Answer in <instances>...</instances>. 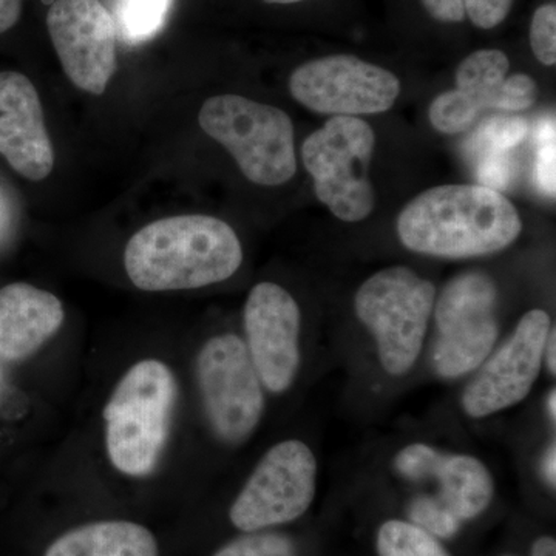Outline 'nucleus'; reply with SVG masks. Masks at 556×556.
Segmentation results:
<instances>
[{
	"label": "nucleus",
	"instance_id": "nucleus-17",
	"mask_svg": "<svg viewBox=\"0 0 556 556\" xmlns=\"http://www.w3.org/2000/svg\"><path fill=\"white\" fill-rule=\"evenodd\" d=\"M46 556H159V543L137 522L100 521L64 533Z\"/></svg>",
	"mask_w": 556,
	"mask_h": 556
},
{
	"label": "nucleus",
	"instance_id": "nucleus-3",
	"mask_svg": "<svg viewBox=\"0 0 556 556\" xmlns=\"http://www.w3.org/2000/svg\"><path fill=\"white\" fill-rule=\"evenodd\" d=\"M177 397L174 372L156 358L138 362L124 375L102 413L110 463L116 470L135 478L155 470Z\"/></svg>",
	"mask_w": 556,
	"mask_h": 556
},
{
	"label": "nucleus",
	"instance_id": "nucleus-27",
	"mask_svg": "<svg viewBox=\"0 0 556 556\" xmlns=\"http://www.w3.org/2000/svg\"><path fill=\"white\" fill-rule=\"evenodd\" d=\"M514 160L508 153L489 152L482 153V159L477 164V178L479 185L496 190L508 189L514 181Z\"/></svg>",
	"mask_w": 556,
	"mask_h": 556
},
{
	"label": "nucleus",
	"instance_id": "nucleus-14",
	"mask_svg": "<svg viewBox=\"0 0 556 556\" xmlns=\"http://www.w3.org/2000/svg\"><path fill=\"white\" fill-rule=\"evenodd\" d=\"M244 331L263 387L270 393H285L300 367L302 313L298 302L280 285H255L244 305Z\"/></svg>",
	"mask_w": 556,
	"mask_h": 556
},
{
	"label": "nucleus",
	"instance_id": "nucleus-8",
	"mask_svg": "<svg viewBox=\"0 0 556 556\" xmlns=\"http://www.w3.org/2000/svg\"><path fill=\"white\" fill-rule=\"evenodd\" d=\"M197 378L212 430L226 444L247 441L265 412V394L247 343L215 336L201 348Z\"/></svg>",
	"mask_w": 556,
	"mask_h": 556
},
{
	"label": "nucleus",
	"instance_id": "nucleus-11",
	"mask_svg": "<svg viewBox=\"0 0 556 556\" xmlns=\"http://www.w3.org/2000/svg\"><path fill=\"white\" fill-rule=\"evenodd\" d=\"M289 91L295 101L320 115L358 118L393 108L401 94V80L353 54H331L295 68Z\"/></svg>",
	"mask_w": 556,
	"mask_h": 556
},
{
	"label": "nucleus",
	"instance_id": "nucleus-12",
	"mask_svg": "<svg viewBox=\"0 0 556 556\" xmlns=\"http://www.w3.org/2000/svg\"><path fill=\"white\" fill-rule=\"evenodd\" d=\"M546 311L532 309L517 329L486 357L463 394V408L473 419L496 415L525 401L535 386L551 331Z\"/></svg>",
	"mask_w": 556,
	"mask_h": 556
},
{
	"label": "nucleus",
	"instance_id": "nucleus-29",
	"mask_svg": "<svg viewBox=\"0 0 556 556\" xmlns=\"http://www.w3.org/2000/svg\"><path fill=\"white\" fill-rule=\"evenodd\" d=\"M433 20L444 24H459L466 20L463 0H420Z\"/></svg>",
	"mask_w": 556,
	"mask_h": 556
},
{
	"label": "nucleus",
	"instance_id": "nucleus-23",
	"mask_svg": "<svg viewBox=\"0 0 556 556\" xmlns=\"http://www.w3.org/2000/svg\"><path fill=\"white\" fill-rule=\"evenodd\" d=\"M214 556H298L287 536L278 533H257L241 536L219 548Z\"/></svg>",
	"mask_w": 556,
	"mask_h": 556
},
{
	"label": "nucleus",
	"instance_id": "nucleus-16",
	"mask_svg": "<svg viewBox=\"0 0 556 556\" xmlns=\"http://www.w3.org/2000/svg\"><path fill=\"white\" fill-rule=\"evenodd\" d=\"M56 295L28 283L0 289V357L20 362L39 350L64 324Z\"/></svg>",
	"mask_w": 556,
	"mask_h": 556
},
{
	"label": "nucleus",
	"instance_id": "nucleus-35",
	"mask_svg": "<svg viewBox=\"0 0 556 556\" xmlns=\"http://www.w3.org/2000/svg\"><path fill=\"white\" fill-rule=\"evenodd\" d=\"M555 402H556V393H555V390H552L551 394H548V399H547V409H548V415H551L552 420H554V422L556 419Z\"/></svg>",
	"mask_w": 556,
	"mask_h": 556
},
{
	"label": "nucleus",
	"instance_id": "nucleus-25",
	"mask_svg": "<svg viewBox=\"0 0 556 556\" xmlns=\"http://www.w3.org/2000/svg\"><path fill=\"white\" fill-rule=\"evenodd\" d=\"M530 46L543 65L556 64V5L546 3L533 13L530 24Z\"/></svg>",
	"mask_w": 556,
	"mask_h": 556
},
{
	"label": "nucleus",
	"instance_id": "nucleus-10",
	"mask_svg": "<svg viewBox=\"0 0 556 556\" xmlns=\"http://www.w3.org/2000/svg\"><path fill=\"white\" fill-rule=\"evenodd\" d=\"M510 61L504 51L482 49L468 54L456 70V89L431 102L428 118L444 135L463 134L485 112L514 113L532 108L535 79L525 73L507 78Z\"/></svg>",
	"mask_w": 556,
	"mask_h": 556
},
{
	"label": "nucleus",
	"instance_id": "nucleus-26",
	"mask_svg": "<svg viewBox=\"0 0 556 556\" xmlns=\"http://www.w3.org/2000/svg\"><path fill=\"white\" fill-rule=\"evenodd\" d=\"M442 452L427 444H412L402 448L394 460L396 470L404 478L420 479L433 478Z\"/></svg>",
	"mask_w": 556,
	"mask_h": 556
},
{
	"label": "nucleus",
	"instance_id": "nucleus-36",
	"mask_svg": "<svg viewBox=\"0 0 556 556\" xmlns=\"http://www.w3.org/2000/svg\"><path fill=\"white\" fill-rule=\"evenodd\" d=\"M268 3H278V5H291V3L305 2V0H265Z\"/></svg>",
	"mask_w": 556,
	"mask_h": 556
},
{
	"label": "nucleus",
	"instance_id": "nucleus-24",
	"mask_svg": "<svg viewBox=\"0 0 556 556\" xmlns=\"http://www.w3.org/2000/svg\"><path fill=\"white\" fill-rule=\"evenodd\" d=\"M555 118H548L541 123L536 130V159L533 167L535 185L544 195L555 197Z\"/></svg>",
	"mask_w": 556,
	"mask_h": 556
},
{
	"label": "nucleus",
	"instance_id": "nucleus-21",
	"mask_svg": "<svg viewBox=\"0 0 556 556\" xmlns=\"http://www.w3.org/2000/svg\"><path fill=\"white\" fill-rule=\"evenodd\" d=\"M529 134V124L519 116H493L484 121L471 137V150L475 153H508L525 141Z\"/></svg>",
	"mask_w": 556,
	"mask_h": 556
},
{
	"label": "nucleus",
	"instance_id": "nucleus-15",
	"mask_svg": "<svg viewBox=\"0 0 556 556\" xmlns=\"http://www.w3.org/2000/svg\"><path fill=\"white\" fill-rule=\"evenodd\" d=\"M0 155L22 177L42 181L54 166L38 90L27 76L0 72Z\"/></svg>",
	"mask_w": 556,
	"mask_h": 556
},
{
	"label": "nucleus",
	"instance_id": "nucleus-34",
	"mask_svg": "<svg viewBox=\"0 0 556 556\" xmlns=\"http://www.w3.org/2000/svg\"><path fill=\"white\" fill-rule=\"evenodd\" d=\"M11 223V211L9 201H7L5 195H3L2 190H0V241H2L5 233L9 232Z\"/></svg>",
	"mask_w": 556,
	"mask_h": 556
},
{
	"label": "nucleus",
	"instance_id": "nucleus-13",
	"mask_svg": "<svg viewBox=\"0 0 556 556\" xmlns=\"http://www.w3.org/2000/svg\"><path fill=\"white\" fill-rule=\"evenodd\" d=\"M47 27L68 79L87 93H104L116 72L112 13L100 0H54Z\"/></svg>",
	"mask_w": 556,
	"mask_h": 556
},
{
	"label": "nucleus",
	"instance_id": "nucleus-28",
	"mask_svg": "<svg viewBox=\"0 0 556 556\" xmlns=\"http://www.w3.org/2000/svg\"><path fill=\"white\" fill-rule=\"evenodd\" d=\"M466 16L475 27L492 30L510 14L514 0H463Z\"/></svg>",
	"mask_w": 556,
	"mask_h": 556
},
{
	"label": "nucleus",
	"instance_id": "nucleus-20",
	"mask_svg": "<svg viewBox=\"0 0 556 556\" xmlns=\"http://www.w3.org/2000/svg\"><path fill=\"white\" fill-rule=\"evenodd\" d=\"M379 556H450L438 538L413 522L390 519L378 530Z\"/></svg>",
	"mask_w": 556,
	"mask_h": 556
},
{
	"label": "nucleus",
	"instance_id": "nucleus-7",
	"mask_svg": "<svg viewBox=\"0 0 556 556\" xmlns=\"http://www.w3.org/2000/svg\"><path fill=\"white\" fill-rule=\"evenodd\" d=\"M496 303V283L482 270L459 274L444 288L434 308L433 367L439 376L460 378L484 364L500 336Z\"/></svg>",
	"mask_w": 556,
	"mask_h": 556
},
{
	"label": "nucleus",
	"instance_id": "nucleus-4",
	"mask_svg": "<svg viewBox=\"0 0 556 556\" xmlns=\"http://www.w3.org/2000/svg\"><path fill=\"white\" fill-rule=\"evenodd\" d=\"M199 121L254 185L281 186L298 172L294 126L283 110L239 94H219L204 102Z\"/></svg>",
	"mask_w": 556,
	"mask_h": 556
},
{
	"label": "nucleus",
	"instance_id": "nucleus-22",
	"mask_svg": "<svg viewBox=\"0 0 556 556\" xmlns=\"http://www.w3.org/2000/svg\"><path fill=\"white\" fill-rule=\"evenodd\" d=\"M409 518L413 525L420 527L434 538L453 536L463 525L438 497H416L409 507Z\"/></svg>",
	"mask_w": 556,
	"mask_h": 556
},
{
	"label": "nucleus",
	"instance_id": "nucleus-37",
	"mask_svg": "<svg viewBox=\"0 0 556 556\" xmlns=\"http://www.w3.org/2000/svg\"><path fill=\"white\" fill-rule=\"evenodd\" d=\"M504 556H510V555H504Z\"/></svg>",
	"mask_w": 556,
	"mask_h": 556
},
{
	"label": "nucleus",
	"instance_id": "nucleus-5",
	"mask_svg": "<svg viewBox=\"0 0 556 556\" xmlns=\"http://www.w3.org/2000/svg\"><path fill=\"white\" fill-rule=\"evenodd\" d=\"M434 300V285L405 266L379 270L358 288L354 308L378 343L388 375L404 376L415 367Z\"/></svg>",
	"mask_w": 556,
	"mask_h": 556
},
{
	"label": "nucleus",
	"instance_id": "nucleus-30",
	"mask_svg": "<svg viewBox=\"0 0 556 556\" xmlns=\"http://www.w3.org/2000/svg\"><path fill=\"white\" fill-rule=\"evenodd\" d=\"M21 13L22 0H0V35L16 25Z\"/></svg>",
	"mask_w": 556,
	"mask_h": 556
},
{
	"label": "nucleus",
	"instance_id": "nucleus-2",
	"mask_svg": "<svg viewBox=\"0 0 556 556\" xmlns=\"http://www.w3.org/2000/svg\"><path fill=\"white\" fill-rule=\"evenodd\" d=\"M243 249L228 223L207 215H179L150 223L124 254L127 276L142 291L197 289L228 280Z\"/></svg>",
	"mask_w": 556,
	"mask_h": 556
},
{
	"label": "nucleus",
	"instance_id": "nucleus-32",
	"mask_svg": "<svg viewBox=\"0 0 556 556\" xmlns=\"http://www.w3.org/2000/svg\"><path fill=\"white\" fill-rule=\"evenodd\" d=\"M556 447L555 444H552V447L547 450V455L544 457L543 468H544V477H546V481L548 485H552V489H555L556 485Z\"/></svg>",
	"mask_w": 556,
	"mask_h": 556
},
{
	"label": "nucleus",
	"instance_id": "nucleus-1",
	"mask_svg": "<svg viewBox=\"0 0 556 556\" xmlns=\"http://www.w3.org/2000/svg\"><path fill=\"white\" fill-rule=\"evenodd\" d=\"M522 232L517 207L481 185H444L409 201L397 218L401 243L417 254L470 258L495 254Z\"/></svg>",
	"mask_w": 556,
	"mask_h": 556
},
{
	"label": "nucleus",
	"instance_id": "nucleus-31",
	"mask_svg": "<svg viewBox=\"0 0 556 556\" xmlns=\"http://www.w3.org/2000/svg\"><path fill=\"white\" fill-rule=\"evenodd\" d=\"M555 351H556V332H555V328H551V331H548L546 345H544L543 361H546L548 371H551L552 375H555V369H556Z\"/></svg>",
	"mask_w": 556,
	"mask_h": 556
},
{
	"label": "nucleus",
	"instance_id": "nucleus-6",
	"mask_svg": "<svg viewBox=\"0 0 556 556\" xmlns=\"http://www.w3.org/2000/svg\"><path fill=\"white\" fill-rule=\"evenodd\" d=\"M375 149V130L354 116H332L303 142V164L314 192L342 222H362L375 211L376 192L368 179Z\"/></svg>",
	"mask_w": 556,
	"mask_h": 556
},
{
	"label": "nucleus",
	"instance_id": "nucleus-9",
	"mask_svg": "<svg viewBox=\"0 0 556 556\" xmlns=\"http://www.w3.org/2000/svg\"><path fill=\"white\" fill-rule=\"evenodd\" d=\"M317 490V460L302 441L274 445L252 471L230 507V522L252 533L295 521L308 511Z\"/></svg>",
	"mask_w": 556,
	"mask_h": 556
},
{
	"label": "nucleus",
	"instance_id": "nucleus-33",
	"mask_svg": "<svg viewBox=\"0 0 556 556\" xmlns=\"http://www.w3.org/2000/svg\"><path fill=\"white\" fill-rule=\"evenodd\" d=\"M532 556H556V543L554 538L541 536L533 543Z\"/></svg>",
	"mask_w": 556,
	"mask_h": 556
},
{
	"label": "nucleus",
	"instance_id": "nucleus-19",
	"mask_svg": "<svg viewBox=\"0 0 556 556\" xmlns=\"http://www.w3.org/2000/svg\"><path fill=\"white\" fill-rule=\"evenodd\" d=\"M174 0H116L113 9L116 36L130 46L155 38L169 14Z\"/></svg>",
	"mask_w": 556,
	"mask_h": 556
},
{
	"label": "nucleus",
	"instance_id": "nucleus-18",
	"mask_svg": "<svg viewBox=\"0 0 556 556\" xmlns=\"http://www.w3.org/2000/svg\"><path fill=\"white\" fill-rule=\"evenodd\" d=\"M433 478L441 482L438 500L460 522L479 517L492 503L495 484L478 457L442 453Z\"/></svg>",
	"mask_w": 556,
	"mask_h": 556
}]
</instances>
